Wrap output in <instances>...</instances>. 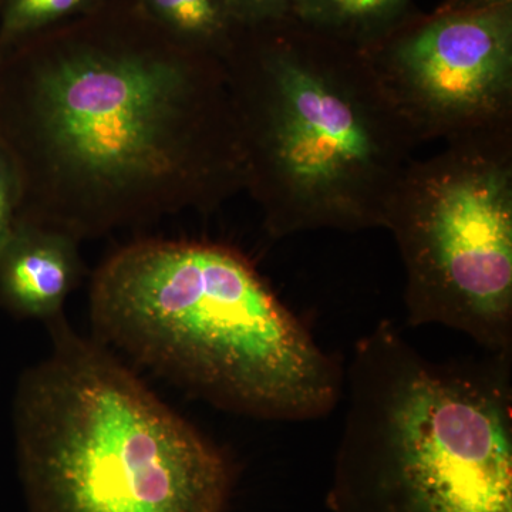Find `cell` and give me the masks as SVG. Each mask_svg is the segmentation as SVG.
<instances>
[{
    "label": "cell",
    "mask_w": 512,
    "mask_h": 512,
    "mask_svg": "<svg viewBox=\"0 0 512 512\" xmlns=\"http://www.w3.org/2000/svg\"><path fill=\"white\" fill-rule=\"evenodd\" d=\"M77 18L0 50L16 221L82 242L244 191L221 59L168 36L136 0Z\"/></svg>",
    "instance_id": "cell-1"
},
{
    "label": "cell",
    "mask_w": 512,
    "mask_h": 512,
    "mask_svg": "<svg viewBox=\"0 0 512 512\" xmlns=\"http://www.w3.org/2000/svg\"><path fill=\"white\" fill-rule=\"evenodd\" d=\"M90 316L101 345L227 412L309 421L342 397V366L228 245H124L93 276Z\"/></svg>",
    "instance_id": "cell-2"
},
{
    "label": "cell",
    "mask_w": 512,
    "mask_h": 512,
    "mask_svg": "<svg viewBox=\"0 0 512 512\" xmlns=\"http://www.w3.org/2000/svg\"><path fill=\"white\" fill-rule=\"evenodd\" d=\"M221 62L266 232L383 228L419 143L365 53L291 18L238 26Z\"/></svg>",
    "instance_id": "cell-3"
},
{
    "label": "cell",
    "mask_w": 512,
    "mask_h": 512,
    "mask_svg": "<svg viewBox=\"0 0 512 512\" xmlns=\"http://www.w3.org/2000/svg\"><path fill=\"white\" fill-rule=\"evenodd\" d=\"M46 323L12 407L29 512H224V454L63 313Z\"/></svg>",
    "instance_id": "cell-4"
},
{
    "label": "cell",
    "mask_w": 512,
    "mask_h": 512,
    "mask_svg": "<svg viewBox=\"0 0 512 512\" xmlns=\"http://www.w3.org/2000/svg\"><path fill=\"white\" fill-rule=\"evenodd\" d=\"M339 448L355 512H512L511 355L430 359L390 320L357 340Z\"/></svg>",
    "instance_id": "cell-5"
},
{
    "label": "cell",
    "mask_w": 512,
    "mask_h": 512,
    "mask_svg": "<svg viewBox=\"0 0 512 512\" xmlns=\"http://www.w3.org/2000/svg\"><path fill=\"white\" fill-rule=\"evenodd\" d=\"M383 228L402 258L410 326H444L511 355L512 130L410 161Z\"/></svg>",
    "instance_id": "cell-6"
},
{
    "label": "cell",
    "mask_w": 512,
    "mask_h": 512,
    "mask_svg": "<svg viewBox=\"0 0 512 512\" xmlns=\"http://www.w3.org/2000/svg\"><path fill=\"white\" fill-rule=\"evenodd\" d=\"M363 53L417 143L512 130V5L410 13Z\"/></svg>",
    "instance_id": "cell-7"
},
{
    "label": "cell",
    "mask_w": 512,
    "mask_h": 512,
    "mask_svg": "<svg viewBox=\"0 0 512 512\" xmlns=\"http://www.w3.org/2000/svg\"><path fill=\"white\" fill-rule=\"evenodd\" d=\"M79 244L56 229L16 221L0 245V308L45 322L62 315L84 274Z\"/></svg>",
    "instance_id": "cell-8"
},
{
    "label": "cell",
    "mask_w": 512,
    "mask_h": 512,
    "mask_svg": "<svg viewBox=\"0 0 512 512\" xmlns=\"http://www.w3.org/2000/svg\"><path fill=\"white\" fill-rule=\"evenodd\" d=\"M410 3L412 0H295L292 18L363 52L410 15Z\"/></svg>",
    "instance_id": "cell-9"
},
{
    "label": "cell",
    "mask_w": 512,
    "mask_h": 512,
    "mask_svg": "<svg viewBox=\"0 0 512 512\" xmlns=\"http://www.w3.org/2000/svg\"><path fill=\"white\" fill-rule=\"evenodd\" d=\"M138 8L157 28L198 52L222 59L237 23L225 0H136Z\"/></svg>",
    "instance_id": "cell-10"
},
{
    "label": "cell",
    "mask_w": 512,
    "mask_h": 512,
    "mask_svg": "<svg viewBox=\"0 0 512 512\" xmlns=\"http://www.w3.org/2000/svg\"><path fill=\"white\" fill-rule=\"evenodd\" d=\"M101 0H0V50L89 12Z\"/></svg>",
    "instance_id": "cell-11"
},
{
    "label": "cell",
    "mask_w": 512,
    "mask_h": 512,
    "mask_svg": "<svg viewBox=\"0 0 512 512\" xmlns=\"http://www.w3.org/2000/svg\"><path fill=\"white\" fill-rule=\"evenodd\" d=\"M295 0H225L232 19L242 28L272 25L292 18Z\"/></svg>",
    "instance_id": "cell-12"
},
{
    "label": "cell",
    "mask_w": 512,
    "mask_h": 512,
    "mask_svg": "<svg viewBox=\"0 0 512 512\" xmlns=\"http://www.w3.org/2000/svg\"><path fill=\"white\" fill-rule=\"evenodd\" d=\"M18 217V184L5 151L0 147V245L15 227Z\"/></svg>",
    "instance_id": "cell-13"
},
{
    "label": "cell",
    "mask_w": 512,
    "mask_h": 512,
    "mask_svg": "<svg viewBox=\"0 0 512 512\" xmlns=\"http://www.w3.org/2000/svg\"><path fill=\"white\" fill-rule=\"evenodd\" d=\"M512 5V0H443L436 13H471L483 12L501 8V6Z\"/></svg>",
    "instance_id": "cell-14"
}]
</instances>
